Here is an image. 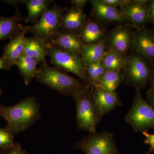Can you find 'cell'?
Segmentation results:
<instances>
[{
  "instance_id": "cell-21",
  "label": "cell",
  "mask_w": 154,
  "mask_h": 154,
  "mask_svg": "<svg viewBox=\"0 0 154 154\" xmlns=\"http://www.w3.org/2000/svg\"><path fill=\"white\" fill-rule=\"evenodd\" d=\"M106 41V37L99 43L84 45L81 57L85 67L101 60L107 51Z\"/></svg>"
},
{
  "instance_id": "cell-25",
  "label": "cell",
  "mask_w": 154,
  "mask_h": 154,
  "mask_svg": "<svg viewBox=\"0 0 154 154\" xmlns=\"http://www.w3.org/2000/svg\"><path fill=\"white\" fill-rule=\"evenodd\" d=\"M85 68L89 86L94 90L99 88L101 77L105 72L101 61L91 64Z\"/></svg>"
},
{
  "instance_id": "cell-5",
  "label": "cell",
  "mask_w": 154,
  "mask_h": 154,
  "mask_svg": "<svg viewBox=\"0 0 154 154\" xmlns=\"http://www.w3.org/2000/svg\"><path fill=\"white\" fill-rule=\"evenodd\" d=\"M126 60L122 72L125 84L134 88H146L151 81L154 67L144 57L132 50Z\"/></svg>"
},
{
  "instance_id": "cell-31",
  "label": "cell",
  "mask_w": 154,
  "mask_h": 154,
  "mask_svg": "<svg viewBox=\"0 0 154 154\" xmlns=\"http://www.w3.org/2000/svg\"><path fill=\"white\" fill-rule=\"evenodd\" d=\"M148 102L154 107V86H151L146 93Z\"/></svg>"
},
{
  "instance_id": "cell-19",
  "label": "cell",
  "mask_w": 154,
  "mask_h": 154,
  "mask_svg": "<svg viewBox=\"0 0 154 154\" xmlns=\"http://www.w3.org/2000/svg\"><path fill=\"white\" fill-rule=\"evenodd\" d=\"M54 3L52 0H26L28 15L24 20L25 23L36 24Z\"/></svg>"
},
{
  "instance_id": "cell-38",
  "label": "cell",
  "mask_w": 154,
  "mask_h": 154,
  "mask_svg": "<svg viewBox=\"0 0 154 154\" xmlns=\"http://www.w3.org/2000/svg\"><path fill=\"white\" fill-rule=\"evenodd\" d=\"M152 151L150 150H149V152H147L146 153H145L144 154H149L150 153H151L152 152Z\"/></svg>"
},
{
  "instance_id": "cell-35",
  "label": "cell",
  "mask_w": 154,
  "mask_h": 154,
  "mask_svg": "<svg viewBox=\"0 0 154 154\" xmlns=\"http://www.w3.org/2000/svg\"><path fill=\"white\" fill-rule=\"evenodd\" d=\"M146 30L148 34L152 36V37H154V25L150 29H146Z\"/></svg>"
},
{
  "instance_id": "cell-8",
  "label": "cell",
  "mask_w": 154,
  "mask_h": 154,
  "mask_svg": "<svg viewBox=\"0 0 154 154\" xmlns=\"http://www.w3.org/2000/svg\"><path fill=\"white\" fill-rule=\"evenodd\" d=\"M73 149L86 154H118L113 134L108 131L90 133L75 143Z\"/></svg>"
},
{
  "instance_id": "cell-18",
  "label": "cell",
  "mask_w": 154,
  "mask_h": 154,
  "mask_svg": "<svg viewBox=\"0 0 154 154\" xmlns=\"http://www.w3.org/2000/svg\"><path fill=\"white\" fill-rule=\"evenodd\" d=\"M52 45H57L80 56H82L84 47L78 33L68 31H60Z\"/></svg>"
},
{
  "instance_id": "cell-28",
  "label": "cell",
  "mask_w": 154,
  "mask_h": 154,
  "mask_svg": "<svg viewBox=\"0 0 154 154\" xmlns=\"http://www.w3.org/2000/svg\"><path fill=\"white\" fill-rule=\"evenodd\" d=\"M131 0H103L108 5L116 7L120 6V8L129 3Z\"/></svg>"
},
{
  "instance_id": "cell-2",
  "label": "cell",
  "mask_w": 154,
  "mask_h": 154,
  "mask_svg": "<svg viewBox=\"0 0 154 154\" xmlns=\"http://www.w3.org/2000/svg\"><path fill=\"white\" fill-rule=\"evenodd\" d=\"M37 69L36 81L66 96H72L88 85L81 80L73 78L66 72L57 67L41 63ZM89 86V85H88Z\"/></svg>"
},
{
  "instance_id": "cell-10",
  "label": "cell",
  "mask_w": 154,
  "mask_h": 154,
  "mask_svg": "<svg viewBox=\"0 0 154 154\" xmlns=\"http://www.w3.org/2000/svg\"><path fill=\"white\" fill-rule=\"evenodd\" d=\"M150 1L134 0L121 8L122 17L137 28H145L148 23Z\"/></svg>"
},
{
  "instance_id": "cell-33",
  "label": "cell",
  "mask_w": 154,
  "mask_h": 154,
  "mask_svg": "<svg viewBox=\"0 0 154 154\" xmlns=\"http://www.w3.org/2000/svg\"><path fill=\"white\" fill-rule=\"evenodd\" d=\"M11 69L8 65L7 62L1 57H0V70L5 69L10 70Z\"/></svg>"
},
{
  "instance_id": "cell-24",
  "label": "cell",
  "mask_w": 154,
  "mask_h": 154,
  "mask_svg": "<svg viewBox=\"0 0 154 154\" xmlns=\"http://www.w3.org/2000/svg\"><path fill=\"white\" fill-rule=\"evenodd\" d=\"M126 58L113 50H107L101 60V63L105 71L120 70L124 68Z\"/></svg>"
},
{
  "instance_id": "cell-7",
  "label": "cell",
  "mask_w": 154,
  "mask_h": 154,
  "mask_svg": "<svg viewBox=\"0 0 154 154\" xmlns=\"http://www.w3.org/2000/svg\"><path fill=\"white\" fill-rule=\"evenodd\" d=\"M46 55L50 58L54 66L74 74L83 82L89 86L86 68L81 56L55 45L47 47Z\"/></svg>"
},
{
  "instance_id": "cell-15",
  "label": "cell",
  "mask_w": 154,
  "mask_h": 154,
  "mask_svg": "<svg viewBox=\"0 0 154 154\" xmlns=\"http://www.w3.org/2000/svg\"><path fill=\"white\" fill-rule=\"evenodd\" d=\"M94 96L102 117L115 110L117 106L122 105L118 93L107 91L103 88H99L94 89Z\"/></svg>"
},
{
  "instance_id": "cell-6",
  "label": "cell",
  "mask_w": 154,
  "mask_h": 154,
  "mask_svg": "<svg viewBox=\"0 0 154 154\" xmlns=\"http://www.w3.org/2000/svg\"><path fill=\"white\" fill-rule=\"evenodd\" d=\"M134 89L135 95L125 120L135 132H148L154 128V107L143 99L140 89Z\"/></svg>"
},
{
  "instance_id": "cell-29",
  "label": "cell",
  "mask_w": 154,
  "mask_h": 154,
  "mask_svg": "<svg viewBox=\"0 0 154 154\" xmlns=\"http://www.w3.org/2000/svg\"><path fill=\"white\" fill-rule=\"evenodd\" d=\"M145 137L144 143L149 144L150 146V150L153 152L154 151V134H150L147 132L142 133Z\"/></svg>"
},
{
  "instance_id": "cell-34",
  "label": "cell",
  "mask_w": 154,
  "mask_h": 154,
  "mask_svg": "<svg viewBox=\"0 0 154 154\" xmlns=\"http://www.w3.org/2000/svg\"><path fill=\"white\" fill-rule=\"evenodd\" d=\"M26 0H16V1H4V2L7 3L9 5L17 6L18 5L25 3Z\"/></svg>"
},
{
  "instance_id": "cell-30",
  "label": "cell",
  "mask_w": 154,
  "mask_h": 154,
  "mask_svg": "<svg viewBox=\"0 0 154 154\" xmlns=\"http://www.w3.org/2000/svg\"><path fill=\"white\" fill-rule=\"evenodd\" d=\"M148 23L154 25V0L150 1L149 7Z\"/></svg>"
},
{
  "instance_id": "cell-32",
  "label": "cell",
  "mask_w": 154,
  "mask_h": 154,
  "mask_svg": "<svg viewBox=\"0 0 154 154\" xmlns=\"http://www.w3.org/2000/svg\"><path fill=\"white\" fill-rule=\"evenodd\" d=\"M88 2V0H72L70 2L76 8L83 9Z\"/></svg>"
},
{
  "instance_id": "cell-26",
  "label": "cell",
  "mask_w": 154,
  "mask_h": 154,
  "mask_svg": "<svg viewBox=\"0 0 154 154\" xmlns=\"http://www.w3.org/2000/svg\"><path fill=\"white\" fill-rule=\"evenodd\" d=\"M15 143L14 135L8 128H0V149L8 148Z\"/></svg>"
},
{
  "instance_id": "cell-14",
  "label": "cell",
  "mask_w": 154,
  "mask_h": 154,
  "mask_svg": "<svg viewBox=\"0 0 154 154\" xmlns=\"http://www.w3.org/2000/svg\"><path fill=\"white\" fill-rule=\"evenodd\" d=\"M26 33L24 27L23 30L10 39L8 44L3 48L2 57L7 62L11 69L13 66L15 65L17 60L23 54L27 38L25 36Z\"/></svg>"
},
{
  "instance_id": "cell-17",
  "label": "cell",
  "mask_w": 154,
  "mask_h": 154,
  "mask_svg": "<svg viewBox=\"0 0 154 154\" xmlns=\"http://www.w3.org/2000/svg\"><path fill=\"white\" fill-rule=\"evenodd\" d=\"M25 19L17 7L14 16L8 17L0 16V41L11 39L23 30L25 26L21 23Z\"/></svg>"
},
{
  "instance_id": "cell-9",
  "label": "cell",
  "mask_w": 154,
  "mask_h": 154,
  "mask_svg": "<svg viewBox=\"0 0 154 154\" xmlns=\"http://www.w3.org/2000/svg\"><path fill=\"white\" fill-rule=\"evenodd\" d=\"M131 23L116 27L107 33L106 47L107 50H113L126 58L132 49L133 37L137 29Z\"/></svg>"
},
{
  "instance_id": "cell-1",
  "label": "cell",
  "mask_w": 154,
  "mask_h": 154,
  "mask_svg": "<svg viewBox=\"0 0 154 154\" xmlns=\"http://www.w3.org/2000/svg\"><path fill=\"white\" fill-rule=\"evenodd\" d=\"M0 116L14 135L28 129L40 118V105L35 97L29 96L12 106L0 105Z\"/></svg>"
},
{
  "instance_id": "cell-22",
  "label": "cell",
  "mask_w": 154,
  "mask_h": 154,
  "mask_svg": "<svg viewBox=\"0 0 154 154\" xmlns=\"http://www.w3.org/2000/svg\"><path fill=\"white\" fill-rule=\"evenodd\" d=\"M38 63L36 60L24 55L21 56L16 62L15 65L17 66L26 85H30L36 77Z\"/></svg>"
},
{
  "instance_id": "cell-13",
  "label": "cell",
  "mask_w": 154,
  "mask_h": 154,
  "mask_svg": "<svg viewBox=\"0 0 154 154\" xmlns=\"http://www.w3.org/2000/svg\"><path fill=\"white\" fill-rule=\"evenodd\" d=\"M132 51L140 54L154 67V37L146 28H137L133 37Z\"/></svg>"
},
{
  "instance_id": "cell-36",
  "label": "cell",
  "mask_w": 154,
  "mask_h": 154,
  "mask_svg": "<svg viewBox=\"0 0 154 154\" xmlns=\"http://www.w3.org/2000/svg\"><path fill=\"white\" fill-rule=\"evenodd\" d=\"M150 84L151 86H154V69L153 70V73L152 77L150 82L149 83Z\"/></svg>"
},
{
  "instance_id": "cell-3",
  "label": "cell",
  "mask_w": 154,
  "mask_h": 154,
  "mask_svg": "<svg viewBox=\"0 0 154 154\" xmlns=\"http://www.w3.org/2000/svg\"><path fill=\"white\" fill-rule=\"evenodd\" d=\"M75 104L78 128L90 133L96 132L102 119L94 96V90L87 85L72 96Z\"/></svg>"
},
{
  "instance_id": "cell-16",
  "label": "cell",
  "mask_w": 154,
  "mask_h": 154,
  "mask_svg": "<svg viewBox=\"0 0 154 154\" xmlns=\"http://www.w3.org/2000/svg\"><path fill=\"white\" fill-rule=\"evenodd\" d=\"M87 19L83 9L72 6L67 8L61 18L60 31L78 33Z\"/></svg>"
},
{
  "instance_id": "cell-11",
  "label": "cell",
  "mask_w": 154,
  "mask_h": 154,
  "mask_svg": "<svg viewBox=\"0 0 154 154\" xmlns=\"http://www.w3.org/2000/svg\"><path fill=\"white\" fill-rule=\"evenodd\" d=\"M90 2L93 8L92 16L102 24H128L126 22H128L116 7L108 5L103 0H91Z\"/></svg>"
},
{
  "instance_id": "cell-23",
  "label": "cell",
  "mask_w": 154,
  "mask_h": 154,
  "mask_svg": "<svg viewBox=\"0 0 154 154\" xmlns=\"http://www.w3.org/2000/svg\"><path fill=\"white\" fill-rule=\"evenodd\" d=\"M123 82H124V78L121 71H106L101 77L99 88H103L107 91L115 92Z\"/></svg>"
},
{
  "instance_id": "cell-12",
  "label": "cell",
  "mask_w": 154,
  "mask_h": 154,
  "mask_svg": "<svg viewBox=\"0 0 154 154\" xmlns=\"http://www.w3.org/2000/svg\"><path fill=\"white\" fill-rule=\"evenodd\" d=\"M107 33L105 25L93 17L87 19L78 35L83 45H89L104 40Z\"/></svg>"
},
{
  "instance_id": "cell-4",
  "label": "cell",
  "mask_w": 154,
  "mask_h": 154,
  "mask_svg": "<svg viewBox=\"0 0 154 154\" xmlns=\"http://www.w3.org/2000/svg\"><path fill=\"white\" fill-rule=\"evenodd\" d=\"M66 9L54 2L37 23L25 26L26 33H32L43 42L47 47L51 46L60 32L61 18Z\"/></svg>"
},
{
  "instance_id": "cell-27",
  "label": "cell",
  "mask_w": 154,
  "mask_h": 154,
  "mask_svg": "<svg viewBox=\"0 0 154 154\" xmlns=\"http://www.w3.org/2000/svg\"><path fill=\"white\" fill-rule=\"evenodd\" d=\"M2 154H28L19 143H15L8 148L2 150Z\"/></svg>"
},
{
  "instance_id": "cell-20",
  "label": "cell",
  "mask_w": 154,
  "mask_h": 154,
  "mask_svg": "<svg viewBox=\"0 0 154 154\" xmlns=\"http://www.w3.org/2000/svg\"><path fill=\"white\" fill-rule=\"evenodd\" d=\"M46 49L47 46L40 39L33 36L27 37L22 55L32 58L39 63H47Z\"/></svg>"
},
{
  "instance_id": "cell-37",
  "label": "cell",
  "mask_w": 154,
  "mask_h": 154,
  "mask_svg": "<svg viewBox=\"0 0 154 154\" xmlns=\"http://www.w3.org/2000/svg\"><path fill=\"white\" fill-rule=\"evenodd\" d=\"M3 93V91L2 90V89H1V88H0V97H1V96H2V94Z\"/></svg>"
},
{
  "instance_id": "cell-39",
  "label": "cell",
  "mask_w": 154,
  "mask_h": 154,
  "mask_svg": "<svg viewBox=\"0 0 154 154\" xmlns=\"http://www.w3.org/2000/svg\"><path fill=\"white\" fill-rule=\"evenodd\" d=\"M2 150L0 149V154H2Z\"/></svg>"
}]
</instances>
